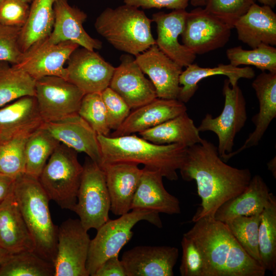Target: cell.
Returning <instances> with one entry per match:
<instances>
[{"label":"cell","instance_id":"cell-1","mask_svg":"<svg viewBox=\"0 0 276 276\" xmlns=\"http://www.w3.org/2000/svg\"><path fill=\"white\" fill-rule=\"evenodd\" d=\"M184 180H195L201 198L200 207L192 222L205 217H213L223 203L241 193L248 186L251 174L248 169L227 165L220 157L217 147L202 139L187 148L179 170Z\"/></svg>","mask_w":276,"mask_h":276},{"label":"cell","instance_id":"cell-2","mask_svg":"<svg viewBox=\"0 0 276 276\" xmlns=\"http://www.w3.org/2000/svg\"><path fill=\"white\" fill-rule=\"evenodd\" d=\"M183 235L198 247L204 264L203 276H264L266 270L250 257L226 224L203 217Z\"/></svg>","mask_w":276,"mask_h":276},{"label":"cell","instance_id":"cell-3","mask_svg":"<svg viewBox=\"0 0 276 276\" xmlns=\"http://www.w3.org/2000/svg\"><path fill=\"white\" fill-rule=\"evenodd\" d=\"M97 137L102 164L118 162L143 164L172 181L178 179L177 171L185 159L188 148L177 144H155L133 134L114 137L98 134Z\"/></svg>","mask_w":276,"mask_h":276},{"label":"cell","instance_id":"cell-4","mask_svg":"<svg viewBox=\"0 0 276 276\" xmlns=\"http://www.w3.org/2000/svg\"><path fill=\"white\" fill-rule=\"evenodd\" d=\"M13 194L34 241V252L54 264L57 253L58 226L52 220L50 200L38 178L24 173L15 179Z\"/></svg>","mask_w":276,"mask_h":276},{"label":"cell","instance_id":"cell-5","mask_svg":"<svg viewBox=\"0 0 276 276\" xmlns=\"http://www.w3.org/2000/svg\"><path fill=\"white\" fill-rule=\"evenodd\" d=\"M124 4L106 8L95 22L96 31L116 49L136 56L155 44L152 21L143 11Z\"/></svg>","mask_w":276,"mask_h":276},{"label":"cell","instance_id":"cell-6","mask_svg":"<svg viewBox=\"0 0 276 276\" xmlns=\"http://www.w3.org/2000/svg\"><path fill=\"white\" fill-rule=\"evenodd\" d=\"M77 153L60 143L38 178L50 200L62 209L72 211L77 203L83 172Z\"/></svg>","mask_w":276,"mask_h":276},{"label":"cell","instance_id":"cell-7","mask_svg":"<svg viewBox=\"0 0 276 276\" xmlns=\"http://www.w3.org/2000/svg\"><path fill=\"white\" fill-rule=\"evenodd\" d=\"M147 221L158 228L163 226L159 213L146 210H132L119 218L110 219L97 229L90 240L86 263L89 275L94 276L108 258L116 255L131 239L132 228L141 221Z\"/></svg>","mask_w":276,"mask_h":276},{"label":"cell","instance_id":"cell-8","mask_svg":"<svg viewBox=\"0 0 276 276\" xmlns=\"http://www.w3.org/2000/svg\"><path fill=\"white\" fill-rule=\"evenodd\" d=\"M110 199L102 168L87 158L79 187L77 203L73 212L86 230L98 229L109 219Z\"/></svg>","mask_w":276,"mask_h":276},{"label":"cell","instance_id":"cell-9","mask_svg":"<svg viewBox=\"0 0 276 276\" xmlns=\"http://www.w3.org/2000/svg\"><path fill=\"white\" fill-rule=\"evenodd\" d=\"M222 92L224 104L220 114L214 118L207 113L197 127L199 132L210 131L216 134L219 142L217 150L221 158L233 151L235 136L247 120L246 101L238 84L231 86L225 79Z\"/></svg>","mask_w":276,"mask_h":276},{"label":"cell","instance_id":"cell-10","mask_svg":"<svg viewBox=\"0 0 276 276\" xmlns=\"http://www.w3.org/2000/svg\"><path fill=\"white\" fill-rule=\"evenodd\" d=\"M79 219H68L58 227L54 276H88L86 268L90 242Z\"/></svg>","mask_w":276,"mask_h":276},{"label":"cell","instance_id":"cell-11","mask_svg":"<svg viewBox=\"0 0 276 276\" xmlns=\"http://www.w3.org/2000/svg\"><path fill=\"white\" fill-rule=\"evenodd\" d=\"M38 108L44 122H55L78 113L84 93L68 81L46 76L36 81Z\"/></svg>","mask_w":276,"mask_h":276},{"label":"cell","instance_id":"cell-12","mask_svg":"<svg viewBox=\"0 0 276 276\" xmlns=\"http://www.w3.org/2000/svg\"><path fill=\"white\" fill-rule=\"evenodd\" d=\"M79 47L70 41L52 43L47 37L24 53L17 64L12 65L26 72L36 81L46 76L67 80V72L64 65Z\"/></svg>","mask_w":276,"mask_h":276},{"label":"cell","instance_id":"cell-13","mask_svg":"<svg viewBox=\"0 0 276 276\" xmlns=\"http://www.w3.org/2000/svg\"><path fill=\"white\" fill-rule=\"evenodd\" d=\"M231 29L204 9L197 7L188 12L181 35L182 44L195 55H202L223 48L229 40Z\"/></svg>","mask_w":276,"mask_h":276},{"label":"cell","instance_id":"cell-14","mask_svg":"<svg viewBox=\"0 0 276 276\" xmlns=\"http://www.w3.org/2000/svg\"><path fill=\"white\" fill-rule=\"evenodd\" d=\"M67 63V80L85 94L101 93L109 87L116 68L95 51L82 47L73 52Z\"/></svg>","mask_w":276,"mask_h":276},{"label":"cell","instance_id":"cell-15","mask_svg":"<svg viewBox=\"0 0 276 276\" xmlns=\"http://www.w3.org/2000/svg\"><path fill=\"white\" fill-rule=\"evenodd\" d=\"M109 87L133 109L144 105L157 97L155 88L144 75L133 56L126 54L120 57Z\"/></svg>","mask_w":276,"mask_h":276},{"label":"cell","instance_id":"cell-16","mask_svg":"<svg viewBox=\"0 0 276 276\" xmlns=\"http://www.w3.org/2000/svg\"><path fill=\"white\" fill-rule=\"evenodd\" d=\"M178 249L170 246H137L124 252L127 276H173Z\"/></svg>","mask_w":276,"mask_h":276},{"label":"cell","instance_id":"cell-17","mask_svg":"<svg viewBox=\"0 0 276 276\" xmlns=\"http://www.w3.org/2000/svg\"><path fill=\"white\" fill-rule=\"evenodd\" d=\"M135 57L140 67L153 84L157 97L177 99L183 67L165 55L156 44Z\"/></svg>","mask_w":276,"mask_h":276},{"label":"cell","instance_id":"cell-18","mask_svg":"<svg viewBox=\"0 0 276 276\" xmlns=\"http://www.w3.org/2000/svg\"><path fill=\"white\" fill-rule=\"evenodd\" d=\"M57 141L77 152L85 153L100 167L102 164L98 134L78 113L42 125Z\"/></svg>","mask_w":276,"mask_h":276},{"label":"cell","instance_id":"cell-19","mask_svg":"<svg viewBox=\"0 0 276 276\" xmlns=\"http://www.w3.org/2000/svg\"><path fill=\"white\" fill-rule=\"evenodd\" d=\"M137 164L128 162L104 163V171L110 199V211L121 216L131 210L132 201L143 169Z\"/></svg>","mask_w":276,"mask_h":276},{"label":"cell","instance_id":"cell-20","mask_svg":"<svg viewBox=\"0 0 276 276\" xmlns=\"http://www.w3.org/2000/svg\"><path fill=\"white\" fill-rule=\"evenodd\" d=\"M54 23L47 37L52 43L70 41L87 49L95 51L102 48L101 41L91 37L83 24L87 14L77 7L71 6L67 0H56L54 5Z\"/></svg>","mask_w":276,"mask_h":276},{"label":"cell","instance_id":"cell-21","mask_svg":"<svg viewBox=\"0 0 276 276\" xmlns=\"http://www.w3.org/2000/svg\"><path fill=\"white\" fill-rule=\"evenodd\" d=\"M252 86L259 104V111L252 118L255 130L241 147L221 158L225 162L245 149L258 145L276 117V73L262 72L254 80Z\"/></svg>","mask_w":276,"mask_h":276},{"label":"cell","instance_id":"cell-22","mask_svg":"<svg viewBox=\"0 0 276 276\" xmlns=\"http://www.w3.org/2000/svg\"><path fill=\"white\" fill-rule=\"evenodd\" d=\"M188 14L186 10H174L170 13L158 12L153 14L152 20L156 24L155 44L170 58L182 67L194 61L196 55L178 41L182 33Z\"/></svg>","mask_w":276,"mask_h":276},{"label":"cell","instance_id":"cell-23","mask_svg":"<svg viewBox=\"0 0 276 276\" xmlns=\"http://www.w3.org/2000/svg\"><path fill=\"white\" fill-rule=\"evenodd\" d=\"M187 110L185 103L177 99L156 98L133 109L109 136L114 137L139 133L174 118Z\"/></svg>","mask_w":276,"mask_h":276},{"label":"cell","instance_id":"cell-24","mask_svg":"<svg viewBox=\"0 0 276 276\" xmlns=\"http://www.w3.org/2000/svg\"><path fill=\"white\" fill-rule=\"evenodd\" d=\"M142 169L131 210H146L169 215L180 214V202L165 189L162 174L146 167Z\"/></svg>","mask_w":276,"mask_h":276},{"label":"cell","instance_id":"cell-25","mask_svg":"<svg viewBox=\"0 0 276 276\" xmlns=\"http://www.w3.org/2000/svg\"><path fill=\"white\" fill-rule=\"evenodd\" d=\"M0 247L10 254L35 249L13 191L0 203Z\"/></svg>","mask_w":276,"mask_h":276},{"label":"cell","instance_id":"cell-26","mask_svg":"<svg viewBox=\"0 0 276 276\" xmlns=\"http://www.w3.org/2000/svg\"><path fill=\"white\" fill-rule=\"evenodd\" d=\"M238 39L252 49L276 45V14L267 5L253 4L235 22Z\"/></svg>","mask_w":276,"mask_h":276},{"label":"cell","instance_id":"cell-27","mask_svg":"<svg viewBox=\"0 0 276 276\" xmlns=\"http://www.w3.org/2000/svg\"><path fill=\"white\" fill-rule=\"evenodd\" d=\"M271 194L262 177L256 175L241 193L219 207L214 218L226 222L239 216L260 214L268 204Z\"/></svg>","mask_w":276,"mask_h":276},{"label":"cell","instance_id":"cell-28","mask_svg":"<svg viewBox=\"0 0 276 276\" xmlns=\"http://www.w3.org/2000/svg\"><path fill=\"white\" fill-rule=\"evenodd\" d=\"M216 75L227 77L231 85L238 84L241 78L252 79L255 76L254 70L249 66L239 67L231 64H219L214 67H202L196 63L186 67L179 77L180 89L177 100L185 103L194 96L198 88V83L203 79Z\"/></svg>","mask_w":276,"mask_h":276},{"label":"cell","instance_id":"cell-29","mask_svg":"<svg viewBox=\"0 0 276 276\" xmlns=\"http://www.w3.org/2000/svg\"><path fill=\"white\" fill-rule=\"evenodd\" d=\"M43 123L35 97H23L0 108L1 136L22 131H33Z\"/></svg>","mask_w":276,"mask_h":276},{"label":"cell","instance_id":"cell-30","mask_svg":"<svg viewBox=\"0 0 276 276\" xmlns=\"http://www.w3.org/2000/svg\"><path fill=\"white\" fill-rule=\"evenodd\" d=\"M199 132L193 120L185 112L139 134L155 144H177L189 147L201 142Z\"/></svg>","mask_w":276,"mask_h":276},{"label":"cell","instance_id":"cell-31","mask_svg":"<svg viewBox=\"0 0 276 276\" xmlns=\"http://www.w3.org/2000/svg\"><path fill=\"white\" fill-rule=\"evenodd\" d=\"M56 0H33L27 21L22 27L19 43L24 53L51 33L54 23V5Z\"/></svg>","mask_w":276,"mask_h":276},{"label":"cell","instance_id":"cell-32","mask_svg":"<svg viewBox=\"0 0 276 276\" xmlns=\"http://www.w3.org/2000/svg\"><path fill=\"white\" fill-rule=\"evenodd\" d=\"M42 125L30 134L25 149V173L37 178L60 144Z\"/></svg>","mask_w":276,"mask_h":276},{"label":"cell","instance_id":"cell-33","mask_svg":"<svg viewBox=\"0 0 276 276\" xmlns=\"http://www.w3.org/2000/svg\"><path fill=\"white\" fill-rule=\"evenodd\" d=\"M261 263L265 270L276 275V198L271 193L270 201L262 214L259 228Z\"/></svg>","mask_w":276,"mask_h":276},{"label":"cell","instance_id":"cell-34","mask_svg":"<svg viewBox=\"0 0 276 276\" xmlns=\"http://www.w3.org/2000/svg\"><path fill=\"white\" fill-rule=\"evenodd\" d=\"M36 80L28 73L0 62V108L25 96L35 97Z\"/></svg>","mask_w":276,"mask_h":276},{"label":"cell","instance_id":"cell-35","mask_svg":"<svg viewBox=\"0 0 276 276\" xmlns=\"http://www.w3.org/2000/svg\"><path fill=\"white\" fill-rule=\"evenodd\" d=\"M54 264L34 251L9 254L0 266V276H54Z\"/></svg>","mask_w":276,"mask_h":276},{"label":"cell","instance_id":"cell-36","mask_svg":"<svg viewBox=\"0 0 276 276\" xmlns=\"http://www.w3.org/2000/svg\"><path fill=\"white\" fill-rule=\"evenodd\" d=\"M33 131L0 135V173L14 178L25 173V145Z\"/></svg>","mask_w":276,"mask_h":276},{"label":"cell","instance_id":"cell-37","mask_svg":"<svg viewBox=\"0 0 276 276\" xmlns=\"http://www.w3.org/2000/svg\"><path fill=\"white\" fill-rule=\"evenodd\" d=\"M226 54L233 66L253 65L262 72L276 73V48L273 46L262 44L251 50L237 46L228 49Z\"/></svg>","mask_w":276,"mask_h":276},{"label":"cell","instance_id":"cell-38","mask_svg":"<svg viewBox=\"0 0 276 276\" xmlns=\"http://www.w3.org/2000/svg\"><path fill=\"white\" fill-rule=\"evenodd\" d=\"M261 214L239 216L224 222L246 253L261 265L259 228Z\"/></svg>","mask_w":276,"mask_h":276},{"label":"cell","instance_id":"cell-39","mask_svg":"<svg viewBox=\"0 0 276 276\" xmlns=\"http://www.w3.org/2000/svg\"><path fill=\"white\" fill-rule=\"evenodd\" d=\"M78 114L89 124L97 134L109 136L111 129L101 93L85 94Z\"/></svg>","mask_w":276,"mask_h":276},{"label":"cell","instance_id":"cell-40","mask_svg":"<svg viewBox=\"0 0 276 276\" xmlns=\"http://www.w3.org/2000/svg\"><path fill=\"white\" fill-rule=\"evenodd\" d=\"M255 3V0H207L204 9L233 29Z\"/></svg>","mask_w":276,"mask_h":276},{"label":"cell","instance_id":"cell-41","mask_svg":"<svg viewBox=\"0 0 276 276\" xmlns=\"http://www.w3.org/2000/svg\"><path fill=\"white\" fill-rule=\"evenodd\" d=\"M21 28L0 24V62L15 65L21 59L24 53L19 43Z\"/></svg>","mask_w":276,"mask_h":276},{"label":"cell","instance_id":"cell-42","mask_svg":"<svg viewBox=\"0 0 276 276\" xmlns=\"http://www.w3.org/2000/svg\"><path fill=\"white\" fill-rule=\"evenodd\" d=\"M182 257L179 266L181 276H203L204 264L202 256L194 242L183 235Z\"/></svg>","mask_w":276,"mask_h":276},{"label":"cell","instance_id":"cell-43","mask_svg":"<svg viewBox=\"0 0 276 276\" xmlns=\"http://www.w3.org/2000/svg\"><path fill=\"white\" fill-rule=\"evenodd\" d=\"M110 129L119 128L130 113L131 108L115 91L108 87L101 93Z\"/></svg>","mask_w":276,"mask_h":276},{"label":"cell","instance_id":"cell-44","mask_svg":"<svg viewBox=\"0 0 276 276\" xmlns=\"http://www.w3.org/2000/svg\"><path fill=\"white\" fill-rule=\"evenodd\" d=\"M28 3L21 0H2L0 2V24L22 27L30 12Z\"/></svg>","mask_w":276,"mask_h":276},{"label":"cell","instance_id":"cell-45","mask_svg":"<svg viewBox=\"0 0 276 276\" xmlns=\"http://www.w3.org/2000/svg\"><path fill=\"white\" fill-rule=\"evenodd\" d=\"M125 4L143 9L165 8L174 10H186L189 0H124Z\"/></svg>","mask_w":276,"mask_h":276},{"label":"cell","instance_id":"cell-46","mask_svg":"<svg viewBox=\"0 0 276 276\" xmlns=\"http://www.w3.org/2000/svg\"><path fill=\"white\" fill-rule=\"evenodd\" d=\"M119 255L107 259L98 269L94 276H127L126 272Z\"/></svg>","mask_w":276,"mask_h":276},{"label":"cell","instance_id":"cell-47","mask_svg":"<svg viewBox=\"0 0 276 276\" xmlns=\"http://www.w3.org/2000/svg\"><path fill=\"white\" fill-rule=\"evenodd\" d=\"M15 179L0 173V203L13 191Z\"/></svg>","mask_w":276,"mask_h":276},{"label":"cell","instance_id":"cell-48","mask_svg":"<svg viewBox=\"0 0 276 276\" xmlns=\"http://www.w3.org/2000/svg\"><path fill=\"white\" fill-rule=\"evenodd\" d=\"M268 169L272 172L274 178L276 177V161L275 157L270 160L267 164Z\"/></svg>","mask_w":276,"mask_h":276},{"label":"cell","instance_id":"cell-49","mask_svg":"<svg viewBox=\"0 0 276 276\" xmlns=\"http://www.w3.org/2000/svg\"><path fill=\"white\" fill-rule=\"evenodd\" d=\"M207 0H189L190 4L196 7H201L205 6Z\"/></svg>","mask_w":276,"mask_h":276},{"label":"cell","instance_id":"cell-50","mask_svg":"<svg viewBox=\"0 0 276 276\" xmlns=\"http://www.w3.org/2000/svg\"><path fill=\"white\" fill-rule=\"evenodd\" d=\"M10 254L0 247V266Z\"/></svg>","mask_w":276,"mask_h":276},{"label":"cell","instance_id":"cell-51","mask_svg":"<svg viewBox=\"0 0 276 276\" xmlns=\"http://www.w3.org/2000/svg\"><path fill=\"white\" fill-rule=\"evenodd\" d=\"M259 3L264 5H267L273 8L276 5V0H257Z\"/></svg>","mask_w":276,"mask_h":276},{"label":"cell","instance_id":"cell-52","mask_svg":"<svg viewBox=\"0 0 276 276\" xmlns=\"http://www.w3.org/2000/svg\"><path fill=\"white\" fill-rule=\"evenodd\" d=\"M21 1H24L25 2H26V3H28V4H29L30 3H32L33 0H21Z\"/></svg>","mask_w":276,"mask_h":276},{"label":"cell","instance_id":"cell-53","mask_svg":"<svg viewBox=\"0 0 276 276\" xmlns=\"http://www.w3.org/2000/svg\"><path fill=\"white\" fill-rule=\"evenodd\" d=\"M2 0H0V2Z\"/></svg>","mask_w":276,"mask_h":276},{"label":"cell","instance_id":"cell-54","mask_svg":"<svg viewBox=\"0 0 276 276\" xmlns=\"http://www.w3.org/2000/svg\"><path fill=\"white\" fill-rule=\"evenodd\" d=\"M123 1H124V0H123Z\"/></svg>","mask_w":276,"mask_h":276},{"label":"cell","instance_id":"cell-55","mask_svg":"<svg viewBox=\"0 0 276 276\" xmlns=\"http://www.w3.org/2000/svg\"><path fill=\"white\" fill-rule=\"evenodd\" d=\"M0 135H1V134H0Z\"/></svg>","mask_w":276,"mask_h":276}]
</instances>
